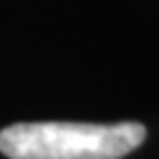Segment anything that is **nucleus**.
<instances>
[{
	"label": "nucleus",
	"instance_id": "obj_1",
	"mask_svg": "<svg viewBox=\"0 0 159 159\" xmlns=\"http://www.w3.org/2000/svg\"><path fill=\"white\" fill-rule=\"evenodd\" d=\"M144 139L139 122H31L0 130V152L9 159H122Z\"/></svg>",
	"mask_w": 159,
	"mask_h": 159
}]
</instances>
